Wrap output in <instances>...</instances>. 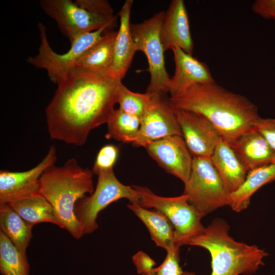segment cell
<instances>
[{"label": "cell", "instance_id": "obj_28", "mask_svg": "<svg viewBox=\"0 0 275 275\" xmlns=\"http://www.w3.org/2000/svg\"><path fill=\"white\" fill-rule=\"evenodd\" d=\"M183 271L180 265L179 248L167 252L166 257L157 267L141 275H182Z\"/></svg>", "mask_w": 275, "mask_h": 275}, {"label": "cell", "instance_id": "obj_24", "mask_svg": "<svg viewBox=\"0 0 275 275\" xmlns=\"http://www.w3.org/2000/svg\"><path fill=\"white\" fill-rule=\"evenodd\" d=\"M0 228L24 256L32 238V227L29 225L9 204H0Z\"/></svg>", "mask_w": 275, "mask_h": 275}, {"label": "cell", "instance_id": "obj_33", "mask_svg": "<svg viewBox=\"0 0 275 275\" xmlns=\"http://www.w3.org/2000/svg\"><path fill=\"white\" fill-rule=\"evenodd\" d=\"M273 275H275V273H274V274H273Z\"/></svg>", "mask_w": 275, "mask_h": 275}, {"label": "cell", "instance_id": "obj_23", "mask_svg": "<svg viewBox=\"0 0 275 275\" xmlns=\"http://www.w3.org/2000/svg\"><path fill=\"white\" fill-rule=\"evenodd\" d=\"M11 207L31 227L47 222L61 227L52 206L40 194L9 204Z\"/></svg>", "mask_w": 275, "mask_h": 275}, {"label": "cell", "instance_id": "obj_11", "mask_svg": "<svg viewBox=\"0 0 275 275\" xmlns=\"http://www.w3.org/2000/svg\"><path fill=\"white\" fill-rule=\"evenodd\" d=\"M148 93V101L140 119L139 132L132 144L136 147L145 148L154 141L169 136H182L169 99L166 98L164 93Z\"/></svg>", "mask_w": 275, "mask_h": 275}, {"label": "cell", "instance_id": "obj_15", "mask_svg": "<svg viewBox=\"0 0 275 275\" xmlns=\"http://www.w3.org/2000/svg\"><path fill=\"white\" fill-rule=\"evenodd\" d=\"M160 39L164 51L177 47L192 54L194 41L184 1L171 2L161 24Z\"/></svg>", "mask_w": 275, "mask_h": 275}, {"label": "cell", "instance_id": "obj_20", "mask_svg": "<svg viewBox=\"0 0 275 275\" xmlns=\"http://www.w3.org/2000/svg\"><path fill=\"white\" fill-rule=\"evenodd\" d=\"M127 207L144 224L157 246L167 252L180 248L175 243L174 227L163 213L142 207L136 202L130 203Z\"/></svg>", "mask_w": 275, "mask_h": 275}, {"label": "cell", "instance_id": "obj_26", "mask_svg": "<svg viewBox=\"0 0 275 275\" xmlns=\"http://www.w3.org/2000/svg\"><path fill=\"white\" fill-rule=\"evenodd\" d=\"M0 271L2 275H30V266L26 256L23 255L1 231Z\"/></svg>", "mask_w": 275, "mask_h": 275}, {"label": "cell", "instance_id": "obj_9", "mask_svg": "<svg viewBox=\"0 0 275 275\" xmlns=\"http://www.w3.org/2000/svg\"><path fill=\"white\" fill-rule=\"evenodd\" d=\"M40 43L38 53L30 56L26 62L32 66L44 69L51 81L58 85L75 67L80 57L96 43L106 32L111 31L106 28L84 34L71 44L70 49L63 54L56 52L48 41L45 26L38 22Z\"/></svg>", "mask_w": 275, "mask_h": 275}, {"label": "cell", "instance_id": "obj_14", "mask_svg": "<svg viewBox=\"0 0 275 275\" xmlns=\"http://www.w3.org/2000/svg\"><path fill=\"white\" fill-rule=\"evenodd\" d=\"M145 148L167 173L179 178L184 183L188 180L193 157L182 136H167L149 143Z\"/></svg>", "mask_w": 275, "mask_h": 275}, {"label": "cell", "instance_id": "obj_30", "mask_svg": "<svg viewBox=\"0 0 275 275\" xmlns=\"http://www.w3.org/2000/svg\"><path fill=\"white\" fill-rule=\"evenodd\" d=\"M254 128L263 136L275 154V119L260 117L255 122Z\"/></svg>", "mask_w": 275, "mask_h": 275}, {"label": "cell", "instance_id": "obj_21", "mask_svg": "<svg viewBox=\"0 0 275 275\" xmlns=\"http://www.w3.org/2000/svg\"><path fill=\"white\" fill-rule=\"evenodd\" d=\"M117 33V31H114L105 33L80 57L75 67L111 77L110 71Z\"/></svg>", "mask_w": 275, "mask_h": 275}, {"label": "cell", "instance_id": "obj_3", "mask_svg": "<svg viewBox=\"0 0 275 275\" xmlns=\"http://www.w3.org/2000/svg\"><path fill=\"white\" fill-rule=\"evenodd\" d=\"M92 171L80 167L74 158L61 167H48L39 180V194L53 207L60 228L65 229L76 239L84 233L74 212L76 202L94 191Z\"/></svg>", "mask_w": 275, "mask_h": 275}, {"label": "cell", "instance_id": "obj_1", "mask_svg": "<svg viewBox=\"0 0 275 275\" xmlns=\"http://www.w3.org/2000/svg\"><path fill=\"white\" fill-rule=\"evenodd\" d=\"M121 80L74 67L58 84L45 108L51 139L80 146L90 132L107 123L115 110Z\"/></svg>", "mask_w": 275, "mask_h": 275}, {"label": "cell", "instance_id": "obj_8", "mask_svg": "<svg viewBox=\"0 0 275 275\" xmlns=\"http://www.w3.org/2000/svg\"><path fill=\"white\" fill-rule=\"evenodd\" d=\"M96 175L98 181L94 192L79 199L74 208L84 234L92 233L98 228L96 220L99 212L111 203L121 199H126L130 203H137L140 198L138 191L133 186L119 181L113 169L99 171Z\"/></svg>", "mask_w": 275, "mask_h": 275}, {"label": "cell", "instance_id": "obj_2", "mask_svg": "<svg viewBox=\"0 0 275 275\" xmlns=\"http://www.w3.org/2000/svg\"><path fill=\"white\" fill-rule=\"evenodd\" d=\"M169 100L174 109L203 116L229 143L253 129L260 117L255 103L215 81L195 85Z\"/></svg>", "mask_w": 275, "mask_h": 275}, {"label": "cell", "instance_id": "obj_5", "mask_svg": "<svg viewBox=\"0 0 275 275\" xmlns=\"http://www.w3.org/2000/svg\"><path fill=\"white\" fill-rule=\"evenodd\" d=\"M184 184L183 194L202 217L229 205L230 194L210 157H194L190 176Z\"/></svg>", "mask_w": 275, "mask_h": 275}, {"label": "cell", "instance_id": "obj_4", "mask_svg": "<svg viewBox=\"0 0 275 275\" xmlns=\"http://www.w3.org/2000/svg\"><path fill=\"white\" fill-rule=\"evenodd\" d=\"M230 227L223 219L216 218L201 235L191 239L188 245L207 250L211 258L210 275H252L264 265L266 252L256 245L235 240ZM182 275H196L183 271Z\"/></svg>", "mask_w": 275, "mask_h": 275}, {"label": "cell", "instance_id": "obj_7", "mask_svg": "<svg viewBox=\"0 0 275 275\" xmlns=\"http://www.w3.org/2000/svg\"><path fill=\"white\" fill-rule=\"evenodd\" d=\"M39 5L43 12L56 21L70 43L84 34L103 28L113 31L117 25L118 16L99 13L77 0H41Z\"/></svg>", "mask_w": 275, "mask_h": 275}, {"label": "cell", "instance_id": "obj_10", "mask_svg": "<svg viewBox=\"0 0 275 275\" xmlns=\"http://www.w3.org/2000/svg\"><path fill=\"white\" fill-rule=\"evenodd\" d=\"M165 12L161 11L137 24H130L131 35L136 50L145 54L148 63L150 80L146 92H169L171 77L167 72L164 50L160 39V29Z\"/></svg>", "mask_w": 275, "mask_h": 275}, {"label": "cell", "instance_id": "obj_27", "mask_svg": "<svg viewBox=\"0 0 275 275\" xmlns=\"http://www.w3.org/2000/svg\"><path fill=\"white\" fill-rule=\"evenodd\" d=\"M149 94L132 92L121 81L117 88L116 101L125 113L141 119L147 106Z\"/></svg>", "mask_w": 275, "mask_h": 275}, {"label": "cell", "instance_id": "obj_32", "mask_svg": "<svg viewBox=\"0 0 275 275\" xmlns=\"http://www.w3.org/2000/svg\"><path fill=\"white\" fill-rule=\"evenodd\" d=\"M132 259L138 273L141 275L150 272L156 265L155 261L143 251L137 252Z\"/></svg>", "mask_w": 275, "mask_h": 275}, {"label": "cell", "instance_id": "obj_16", "mask_svg": "<svg viewBox=\"0 0 275 275\" xmlns=\"http://www.w3.org/2000/svg\"><path fill=\"white\" fill-rule=\"evenodd\" d=\"M172 50L175 70L169 84L171 97L182 93L195 85L215 81L206 63L178 47Z\"/></svg>", "mask_w": 275, "mask_h": 275}, {"label": "cell", "instance_id": "obj_13", "mask_svg": "<svg viewBox=\"0 0 275 275\" xmlns=\"http://www.w3.org/2000/svg\"><path fill=\"white\" fill-rule=\"evenodd\" d=\"M182 136L192 156L211 157L221 136L203 116L174 109Z\"/></svg>", "mask_w": 275, "mask_h": 275}, {"label": "cell", "instance_id": "obj_17", "mask_svg": "<svg viewBox=\"0 0 275 275\" xmlns=\"http://www.w3.org/2000/svg\"><path fill=\"white\" fill-rule=\"evenodd\" d=\"M132 0L125 1L119 13L120 24L114 43L113 60L110 71L111 76L122 80L131 64L136 50L130 23Z\"/></svg>", "mask_w": 275, "mask_h": 275}, {"label": "cell", "instance_id": "obj_25", "mask_svg": "<svg viewBox=\"0 0 275 275\" xmlns=\"http://www.w3.org/2000/svg\"><path fill=\"white\" fill-rule=\"evenodd\" d=\"M106 124V139L133 144L139 132L140 120L119 107L115 109Z\"/></svg>", "mask_w": 275, "mask_h": 275}, {"label": "cell", "instance_id": "obj_19", "mask_svg": "<svg viewBox=\"0 0 275 275\" xmlns=\"http://www.w3.org/2000/svg\"><path fill=\"white\" fill-rule=\"evenodd\" d=\"M210 159L228 192L238 189L248 173L229 143L221 137Z\"/></svg>", "mask_w": 275, "mask_h": 275}, {"label": "cell", "instance_id": "obj_6", "mask_svg": "<svg viewBox=\"0 0 275 275\" xmlns=\"http://www.w3.org/2000/svg\"><path fill=\"white\" fill-rule=\"evenodd\" d=\"M140 196L137 202L142 207L153 208L163 213L175 229L176 245H188L189 241L201 234L205 227L201 215L188 203L186 196L175 197L158 196L146 187L133 186Z\"/></svg>", "mask_w": 275, "mask_h": 275}, {"label": "cell", "instance_id": "obj_29", "mask_svg": "<svg viewBox=\"0 0 275 275\" xmlns=\"http://www.w3.org/2000/svg\"><path fill=\"white\" fill-rule=\"evenodd\" d=\"M119 151L113 145H106L102 147L96 156L92 172L96 174L101 171L113 169L116 163Z\"/></svg>", "mask_w": 275, "mask_h": 275}, {"label": "cell", "instance_id": "obj_31", "mask_svg": "<svg viewBox=\"0 0 275 275\" xmlns=\"http://www.w3.org/2000/svg\"><path fill=\"white\" fill-rule=\"evenodd\" d=\"M251 7L257 15L275 22V0H256Z\"/></svg>", "mask_w": 275, "mask_h": 275}, {"label": "cell", "instance_id": "obj_22", "mask_svg": "<svg viewBox=\"0 0 275 275\" xmlns=\"http://www.w3.org/2000/svg\"><path fill=\"white\" fill-rule=\"evenodd\" d=\"M275 181V162L248 172L242 184L229 196V206L239 212L250 204L251 197L263 185Z\"/></svg>", "mask_w": 275, "mask_h": 275}, {"label": "cell", "instance_id": "obj_18", "mask_svg": "<svg viewBox=\"0 0 275 275\" xmlns=\"http://www.w3.org/2000/svg\"><path fill=\"white\" fill-rule=\"evenodd\" d=\"M248 172L275 162V154L263 136L254 128L229 143Z\"/></svg>", "mask_w": 275, "mask_h": 275}, {"label": "cell", "instance_id": "obj_12", "mask_svg": "<svg viewBox=\"0 0 275 275\" xmlns=\"http://www.w3.org/2000/svg\"><path fill=\"white\" fill-rule=\"evenodd\" d=\"M57 150L50 146L43 159L34 168L23 172L0 171V204H9L39 194V180L43 172L56 162Z\"/></svg>", "mask_w": 275, "mask_h": 275}]
</instances>
